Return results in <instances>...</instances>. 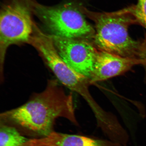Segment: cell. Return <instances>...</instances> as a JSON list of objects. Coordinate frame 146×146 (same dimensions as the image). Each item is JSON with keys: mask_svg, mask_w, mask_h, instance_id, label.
<instances>
[{"mask_svg": "<svg viewBox=\"0 0 146 146\" xmlns=\"http://www.w3.org/2000/svg\"><path fill=\"white\" fill-rule=\"evenodd\" d=\"M74 111L72 94H67L58 80L52 79L48 80L44 90L33 95L24 104L2 113L1 120L40 138L53 132L59 117L78 125Z\"/></svg>", "mask_w": 146, "mask_h": 146, "instance_id": "cell-1", "label": "cell"}, {"mask_svg": "<svg viewBox=\"0 0 146 146\" xmlns=\"http://www.w3.org/2000/svg\"><path fill=\"white\" fill-rule=\"evenodd\" d=\"M82 9L94 23L95 33L92 42L97 48L122 57L140 60V41L133 40L128 33L129 27L137 24L131 6L111 12Z\"/></svg>", "mask_w": 146, "mask_h": 146, "instance_id": "cell-2", "label": "cell"}, {"mask_svg": "<svg viewBox=\"0 0 146 146\" xmlns=\"http://www.w3.org/2000/svg\"><path fill=\"white\" fill-rule=\"evenodd\" d=\"M30 0H9L0 15V73L3 76L6 51L13 44L28 43L35 25L29 3Z\"/></svg>", "mask_w": 146, "mask_h": 146, "instance_id": "cell-3", "label": "cell"}, {"mask_svg": "<svg viewBox=\"0 0 146 146\" xmlns=\"http://www.w3.org/2000/svg\"><path fill=\"white\" fill-rule=\"evenodd\" d=\"M32 2L34 12L52 35L92 41L95 30L77 9L68 5L48 7Z\"/></svg>", "mask_w": 146, "mask_h": 146, "instance_id": "cell-4", "label": "cell"}, {"mask_svg": "<svg viewBox=\"0 0 146 146\" xmlns=\"http://www.w3.org/2000/svg\"><path fill=\"white\" fill-rule=\"evenodd\" d=\"M63 61L75 72L90 80L94 70L98 49L92 41L51 35Z\"/></svg>", "mask_w": 146, "mask_h": 146, "instance_id": "cell-5", "label": "cell"}, {"mask_svg": "<svg viewBox=\"0 0 146 146\" xmlns=\"http://www.w3.org/2000/svg\"><path fill=\"white\" fill-rule=\"evenodd\" d=\"M28 43L38 51L58 81L72 90L80 74L63 61L56 50L52 36L43 33L36 27Z\"/></svg>", "mask_w": 146, "mask_h": 146, "instance_id": "cell-6", "label": "cell"}, {"mask_svg": "<svg viewBox=\"0 0 146 146\" xmlns=\"http://www.w3.org/2000/svg\"><path fill=\"white\" fill-rule=\"evenodd\" d=\"M142 64L141 60L122 57L98 49L94 70L89 81L92 84L105 81Z\"/></svg>", "mask_w": 146, "mask_h": 146, "instance_id": "cell-7", "label": "cell"}, {"mask_svg": "<svg viewBox=\"0 0 146 146\" xmlns=\"http://www.w3.org/2000/svg\"><path fill=\"white\" fill-rule=\"evenodd\" d=\"M30 146H125L110 140L84 135L53 132L48 135L32 139Z\"/></svg>", "mask_w": 146, "mask_h": 146, "instance_id": "cell-8", "label": "cell"}, {"mask_svg": "<svg viewBox=\"0 0 146 146\" xmlns=\"http://www.w3.org/2000/svg\"><path fill=\"white\" fill-rule=\"evenodd\" d=\"M90 84L89 80L84 78L78 85L75 92L83 97L87 101L94 112L98 123H104L109 119L110 113L102 109L92 98L89 92L88 86Z\"/></svg>", "mask_w": 146, "mask_h": 146, "instance_id": "cell-9", "label": "cell"}, {"mask_svg": "<svg viewBox=\"0 0 146 146\" xmlns=\"http://www.w3.org/2000/svg\"><path fill=\"white\" fill-rule=\"evenodd\" d=\"M29 139L13 126L1 122L0 146H23Z\"/></svg>", "mask_w": 146, "mask_h": 146, "instance_id": "cell-10", "label": "cell"}, {"mask_svg": "<svg viewBox=\"0 0 146 146\" xmlns=\"http://www.w3.org/2000/svg\"><path fill=\"white\" fill-rule=\"evenodd\" d=\"M131 7L137 24L146 29V0H138L137 4Z\"/></svg>", "mask_w": 146, "mask_h": 146, "instance_id": "cell-11", "label": "cell"}, {"mask_svg": "<svg viewBox=\"0 0 146 146\" xmlns=\"http://www.w3.org/2000/svg\"><path fill=\"white\" fill-rule=\"evenodd\" d=\"M139 59L142 62L146 74V34L145 38L140 40Z\"/></svg>", "mask_w": 146, "mask_h": 146, "instance_id": "cell-12", "label": "cell"}]
</instances>
